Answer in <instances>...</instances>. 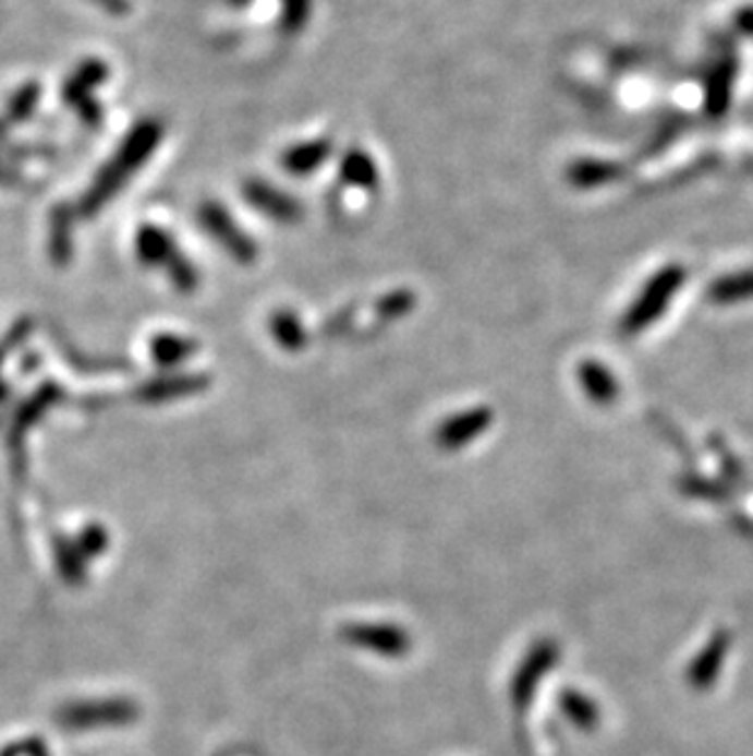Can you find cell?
I'll return each instance as SVG.
<instances>
[{
    "mask_svg": "<svg viewBox=\"0 0 753 756\" xmlns=\"http://www.w3.org/2000/svg\"><path fill=\"white\" fill-rule=\"evenodd\" d=\"M611 177V167L609 165H599V163H578L575 167H570V181L578 187H592L599 184V181H605Z\"/></svg>",
    "mask_w": 753,
    "mask_h": 756,
    "instance_id": "2e32d148",
    "label": "cell"
},
{
    "mask_svg": "<svg viewBox=\"0 0 753 756\" xmlns=\"http://www.w3.org/2000/svg\"><path fill=\"white\" fill-rule=\"evenodd\" d=\"M108 79V67L100 62V59H86V62L76 69V72L69 76V82L64 84L62 98L69 106H82L84 100L92 98V91L100 86Z\"/></svg>",
    "mask_w": 753,
    "mask_h": 756,
    "instance_id": "8992f818",
    "label": "cell"
},
{
    "mask_svg": "<svg viewBox=\"0 0 753 756\" xmlns=\"http://www.w3.org/2000/svg\"><path fill=\"white\" fill-rule=\"evenodd\" d=\"M245 199L250 206L263 211L265 216L279 220V224H296L301 218V206L296 201L263 179L245 181Z\"/></svg>",
    "mask_w": 753,
    "mask_h": 756,
    "instance_id": "5b68a950",
    "label": "cell"
},
{
    "mask_svg": "<svg viewBox=\"0 0 753 756\" xmlns=\"http://www.w3.org/2000/svg\"><path fill=\"white\" fill-rule=\"evenodd\" d=\"M330 157V140H311V143H301L287 149L282 157V165L287 171L296 177H308L311 171L326 165Z\"/></svg>",
    "mask_w": 753,
    "mask_h": 756,
    "instance_id": "52a82bcc",
    "label": "cell"
},
{
    "mask_svg": "<svg viewBox=\"0 0 753 756\" xmlns=\"http://www.w3.org/2000/svg\"><path fill=\"white\" fill-rule=\"evenodd\" d=\"M340 177L345 184L360 187V189H373L379 181V171L375 159L369 157L365 149H350L340 163Z\"/></svg>",
    "mask_w": 753,
    "mask_h": 756,
    "instance_id": "ba28073f",
    "label": "cell"
},
{
    "mask_svg": "<svg viewBox=\"0 0 753 756\" xmlns=\"http://www.w3.org/2000/svg\"><path fill=\"white\" fill-rule=\"evenodd\" d=\"M52 236H49V252L57 265H66L72 257V211L54 208L52 214Z\"/></svg>",
    "mask_w": 753,
    "mask_h": 756,
    "instance_id": "9c48e42d",
    "label": "cell"
},
{
    "mask_svg": "<svg viewBox=\"0 0 753 756\" xmlns=\"http://www.w3.org/2000/svg\"><path fill=\"white\" fill-rule=\"evenodd\" d=\"M149 350H153V358H155L157 365L174 368V365H179V362H184L191 352L196 350V346L189 338L162 334L153 340Z\"/></svg>",
    "mask_w": 753,
    "mask_h": 756,
    "instance_id": "30bf717a",
    "label": "cell"
},
{
    "mask_svg": "<svg viewBox=\"0 0 753 756\" xmlns=\"http://www.w3.org/2000/svg\"><path fill=\"white\" fill-rule=\"evenodd\" d=\"M381 314L385 316H401V314H406V311L414 307V297L409 295V291H397V295H389L381 299Z\"/></svg>",
    "mask_w": 753,
    "mask_h": 756,
    "instance_id": "ac0fdd59",
    "label": "cell"
},
{
    "mask_svg": "<svg viewBox=\"0 0 753 756\" xmlns=\"http://www.w3.org/2000/svg\"><path fill=\"white\" fill-rule=\"evenodd\" d=\"M39 100V86L37 84H27L17 91L10 100L8 106V120H13V123H20V120H27L33 116V110Z\"/></svg>",
    "mask_w": 753,
    "mask_h": 756,
    "instance_id": "9a60e30c",
    "label": "cell"
},
{
    "mask_svg": "<svg viewBox=\"0 0 753 756\" xmlns=\"http://www.w3.org/2000/svg\"><path fill=\"white\" fill-rule=\"evenodd\" d=\"M487 421H489V411H485V409L467 411V415H463V417L450 419L446 423L444 433H440V439L450 443V446H453V443H463L472 436H477V433L487 427Z\"/></svg>",
    "mask_w": 753,
    "mask_h": 756,
    "instance_id": "7c38bea8",
    "label": "cell"
},
{
    "mask_svg": "<svg viewBox=\"0 0 753 756\" xmlns=\"http://www.w3.org/2000/svg\"><path fill=\"white\" fill-rule=\"evenodd\" d=\"M680 285V269H663L660 275L648 281L646 289L641 291V297L636 299V304L627 311L624 321H621V328L624 334H639L641 328H646L648 324L663 314V307L672 297V291Z\"/></svg>",
    "mask_w": 753,
    "mask_h": 756,
    "instance_id": "3957f363",
    "label": "cell"
},
{
    "mask_svg": "<svg viewBox=\"0 0 753 756\" xmlns=\"http://www.w3.org/2000/svg\"><path fill=\"white\" fill-rule=\"evenodd\" d=\"M311 13V0H282V29L299 33L306 25Z\"/></svg>",
    "mask_w": 753,
    "mask_h": 756,
    "instance_id": "e0dca14e",
    "label": "cell"
},
{
    "mask_svg": "<svg viewBox=\"0 0 753 756\" xmlns=\"http://www.w3.org/2000/svg\"><path fill=\"white\" fill-rule=\"evenodd\" d=\"M198 220H201V226L208 230V236L228 250L230 257L243 262V265L255 262V257H257L255 243L245 236V230L235 224L226 206L204 204L198 211Z\"/></svg>",
    "mask_w": 753,
    "mask_h": 756,
    "instance_id": "277c9868",
    "label": "cell"
},
{
    "mask_svg": "<svg viewBox=\"0 0 753 756\" xmlns=\"http://www.w3.org/2000/svg\"><path fill=\"white\" fill-rule=\"evenodd\" d=\"M98 3H104L108 10H113V13H123L127 8L125 0H98Z\"/></svg>",
    "mask_w": 753,
    "mask_h": 756,
    "instance_id": "d6986e66",
    "label": "cell"
},
{
    "mask_svg": "<svg viewBox=\"0 0 753 756\" xmlns=\"http://www.w3.org/2000/svg\"><path fill=\"white\" fill-rule=\"evenodd\" d=\"M272 336L279 343V346L287 350H299L306 346V328L301 324V319L296 314H291V311H279V314L272 316Z\"/></svg>",
    "mask_w": 753,
    "mask_h": 756,
    "instance_id": "8fae6325",
    "label": "cell"
},
{
    "mask_svg": "<svg viewBox=\"0 0 753 756\" xmlns=\"http://www.w3.org/2000/svg\"><path fill=\"white\" fill-rule=\"evenodd\" d=\"M135 250L139 262L149 267H165L172 285L182 291H194L198 285V275L191 262L177 250L174 240L167 236V230L157 226H143L135 238Z\"/></svg>",
    "mask_w": 753,
    "mask_h": 756,
    "instance_id": "7a4b0ae2",
    "label": "cell"
},
{
    "mask_svg": "<svg viewBox=\"0 0 753 756\" xmlns=\"http://www.w3.org/2000/svg\"><path fill=\"white\" fill-rule=\"evenodd\" d=\"M204 385H206V380H204V377H196V375L165 377V380L153 382V385H147V387L143 389V397H147V399L179 397V395H189V392H198Z\"/></svg>",
    "mask_w": 753,
    "mask_h": 756,
    "instance_id": "5bb4252c",
    "label": "cell"
},
{
    "mask_svg": "<svg viewBox=\"0 0 753 756\" xmlns=\"http://www.w3.org/2000/svg\"><path fill=\"white\" fill-rule=\"evenodd\" d=\"M159 140H162V125L153 118L143 120V123H137L133 130H130L125 143L118 147L113 159L98 171L92 189L84 194L82 204H78V216L94 218L98 211L127 184L130 177H133L149 157H153Z\"/></svg>",
    "mask_w": 753,
    "mask_h": 756,
    "instance_id": "6da1fadb",
    "label": "cell"
},
{
    "mask_svg": "<svg viewBox=\"0 0 753 756\" xmlns=\"http://www.w3.org/2000/svg\"><path fill=\"white\" fill-rule=\"evenodd\" d=\"M580 380L582 387L587 389L590 397H595L599 401L611 399L615 397V377L609 375L605 365H599V362H582L580 365Z\"/></svg>",
    "mask_w": 753,
    "mask_h": 756,
    "instance_id": "4fadbf2b",
    "label": "cell"
}]
</instances>
